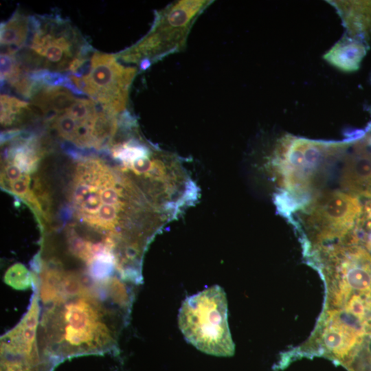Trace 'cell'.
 Wrapping results in <instances>:
<instances>
[{"mask_svg": "<svg viewBox=\"0 0 371 371\" xmlns=\"http://www.w3.org/2000/svg\"><path fill=\"white\" fill-rule=\"evenodd\" d=\"M91 47L79 32L58 16H30L25 46L14 56L29 74L69 71L75 60L87 56Z\"/></svg>", "mask_w": 371, "mask_h": 371, "instance_id": "obj_4", "label": "cell"}, {"mask_svg": "<svg viewBox=\"0 0 371 371\" xmlns=\"http://www.w3.org/2000/svg\"><path fill=\"white\" fill-rule=\"evenodd\" d=\"M67 155L70 160L53 172L41 168L49 196L45 234L55 231L69 244L113 256L118 276L140 284L148 247L175 216L114 161Z\"/></svg>", "mask_w": 371, "mask_h": 371, "instance_id": "obj_1", "label": "cell"}, {"mask_svg": "<svg viewBox=\"0 0 371 371\" xmlns=\"http://www.w3.org/2000/svg\"><path fill=\"white\" fill-rule=\"evenodd\" d=\"M1 124L13 126L20 122L25 113L31 112L30 104L16 97L1 94L0 97Z\"/></svg>", "mask_w": 371, "mask_h": 371, "instance_id": "obj_16", "label": "cell"}, {"mask_svg": "<svg viewBox=\"0 0 371 371\" xmlns=\"http://www.w3.org/2000/svg\"><path fill=\"white\" fill-rule=\"evenodd\" d=\"M366 54L364 42L346 36L337 42L325 55L324 59L335 67L344 71L359 69Z\"/></svg>", "mask_w": 371, "mask_h": 371, "instance_id": "obj_12", "label": "cell"}, {"mask_svg": "<svg viewBox=\"0 0 371 371\" xmlns=\"http://www.w3.org/2000/svg\"><path fill=\"white\" fill-rule=\"evenodd\" d=\"M30 33V16L15 12L1 23L0 41L1 54L14 55L25 45Z\"/></svg>", "mask_w": 371, "mask_h": 371, "instance_id": "obj_14", "label": "cell"}, {"mask_svg": "<svg viewBox=\"0 0 371 371\" xmlns=\"http://www.w3.org/2000/svg\"><path fill=\"white\" fill-rule=\"evenodd\" d=\"M129 284L115 276L41 294L37 339L43 356L56 366L71 357L116 350L133 300Z\"/></svg>", "mask_w": 371, "mask_h": 371, "instance_id": "obj_2", "label": "cell"}, {"mask_svg": "<svg viewBox=\"0 0 371 371\" xmlns=\"http://www.w3.org/2000/svg\"><path fill=\"white\" fill-rule=\"evenodd\" d=\"M178 324L186 340L200 351L217 357L234 355L227 298L220 286L186 297L179 311Z\"/></svg>", "mask_w": 371, "mask_h": 371, "instance_id": "obj_6", "label": "cell"}, {"mask_svg": "<svg viewBox=\"0 0 371 371\" xmlns=\"http://www.w3.org/2000/svg\"><path fill=\"white\" fill-rule=\"evenodd\" d=\"M319 332V342L324 355L348 368L371 333V324L337 308L325 315Z\"/></svg>", "mask_w": 371, "mask_h": 371, "instance_id": "obj_10", "label": "cell"}, {"mask_svg": "<svg viewBox=\"0 0 371 371\" xmlns=\"http://www.w3.org/2000/svg\"><path fill=\"white\" fill-rule=\"evenodd\" d=\"M337 8L350 36L364 42L371 32V1H346Z\"/></svg>", "mask_w": 371, "mask_h": 371, "instance_id": "obj_13", "label": "cell"}, {"mask_svg": "<svg viewBox=\"0 0 371 371\" xmlns=\"http://www.w3.org/2000/svg\"><path fill=\"white\" fill-rule=\"evenodd\" d=\"M5 281L16 289H25L32 284V275L23 265L16 264L5 275Z\"/></svg>", "mask_w": 371, "mask_h": 371, "instance_id": "obj_17", "label": "cell"}, {"mask_svg": "<svg viewBox=\"0 0 371 371\" xmlns=\"http://www.w3.org/2000/svg\"><path fill=\"white\" fill-rule=\"evenodd\" d=\"M212 2L178 0L170 3L156 12L148 33L116 57L146 69L164 58L182 51L194 23Z\"/></svg>", "mask_w": 371, "mask_h": 371, "instance_id": "obj_5", "label": "cell"}, {"mask_svg": "<svg viewBox=\"0 0 371 371\" xmlns=\"http://www.w3.org/2000/svg\"><path fill=\"white\" fill-rule=\"evenodd\" d=\"M137 68L124 66L115 55L94 52L76 74L68 76L84 95L116 115L126 111Z\"/></svg>", "mask_w": 371, "mask_h": 371, "instance_id": "obj_8", "label": "cell"}, {"mask_svg": "<svg viewBox=\"0 0 371 371\" xmlns=\"http://www.w3.org/2000/svg\"><path fill=\"white\" fill-rule=\"evenodd\" d=\"M54 367L40 353L1 351V371H52Z\"/></svg>", "mask_w": 371, "mask_h": 371, "instance_id": "obj_15", "label": "cell"}, {"mask_svg": "<svg viewBox=\"0 0 371 371\" xmlns=\"http://www.w3.org/2000/svg\"><path fill=\"white\" fill-rule=\"evenodd\" d=\"M355 196L327 191L313 199L302 215L303 225L317 245L329 240L341 242L355 229L361 214Z\"/></svg>", "mask_w": 371, "mask_h": 371, "instance_id": "obj_9", "label": "cell"}, {"mask_svg": "<svg viewBox=\"0 0 371 371\" xmlns=\"http://www.w3.org/2000/svg\"><path fill=\"white\" fill-rule=\"evenodd\" d=\"M348 147L345 142L286 135L276 145L272 168L282 188L294 194L306 193L316 186L326 168Z\"/></svg>", "mask_w": 371, "mask_h": 371, "instance_id": "obj_7", "label": "cell"}, {"mask_svg": "<svg viewBox=\"0 0 371 371\" xmlns=\"http://www.w3.org/2000/svg\"><path fill=\"white\" fill-rule=\"evenodd\" d=\"M109 153L153 199L177 216L198 196V190L179 157L148 144L137 132L111 145Z\"/></svg>", "mask_w": 371, "mask_h": 371, "instance_id": "obj_3", "label": "cell"}, {"mask_svg": "<svg viewBox=\"0 0 371 371\" xmlns=\"http://www.w3.org/2000/svg\"><path fill=\"white\" fill-rule=\"evenodd\" d=\"M355 232L359 235L371 234V198L366 203L357 223Z\"/></svg>", "mask_w": 371, "mask_h": 371, "instance_id": "obj_18", "label": "cell"}, {"mask_svg": "<svg viewBox=\"0 0 371 371\" xmlns=\"http://www.w3.org/2000/svg\"><path fill=\"white\" fill-rule=\"evenodd\" d=\"M340 184L347 193L371 198V150L363 139L357 141L345 159Z\"/></svg>", "mask_w": 371, "mask_h": 371, "instance_id": "obj_11", "label": "cell"}]
</instances>
